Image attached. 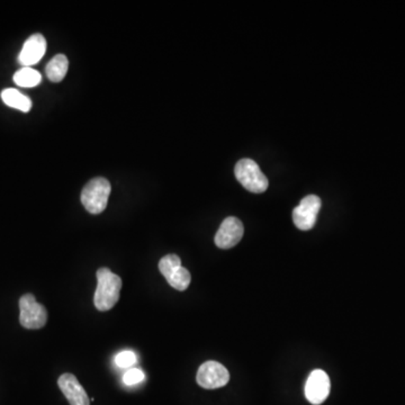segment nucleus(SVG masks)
I'll return each instance as SVG.
<instances>
[{
	"mask_svg": "<svg viewBox=\"0 0 405 405\" xmlns=\"http://www.w3.org/2000/svg\"><path fill=\"white\" fill-rule=\"evenodd\" d=\"M97 289L94 296V304L98 311H110L120 299L122 280L110 268L103 267L97 270Z\"/></svg>",
	"mask_w": 405,
	"mask_h": 405,
	"instance_id": "1",
	"label": "nucleus"
},
{
	"mask_svg": "<svg viewBox=\"0 0 405 405\" xmlns=\"http://www.w3.org/2000/svg\"><path fill=\"white\" fill-rule=\"evenodd\" d=\"M112 186L106 178L97 177L87 182L82 192V203L87 212L94 215L101 214L107 208Z\"/></svg>",
	"mask_w": 405,
	"mask_h": 405,
	"instance_id": "2",
	"label": "nucleus"
},
{
	"mask_svg": "<svg viewBox=\"0 0 405 405\" xmlns=\"http://www.w3.org/2000/svg\"><path fill=\"white\" fill-rule=\"evenodd\" d=\"M236 180L247 191L256 194H260L267 191V177L265 176L256 161L252 159H241L238 161L236 169Z\"/></svg>",
	"mask_w": 405,
	"mask_h": 405,
	"instance_id": "3",
	"label": "nucleus"
},
{
	"mask_svg": "<svg viewBox=\"0 0 405 405\" xmlns=\"http://www.w3.org/2000/svg\"><path fill=\"white\" fill-rule=\"evenodd\" d=\"M19 322L29 330H38L47 322V308L35 299L33 294H25L19 299Z\"/></svg>",
	"mask_w": 405,
	"mask_h": 405,
	"instance_id": "4",
	"label": "nucleus"
},
{
	"mask_svg": "<svg viewBox=\"0 0 405 405\" xmlns=\"http://www.w3.org/2000/svg\"><path fill=\"white\" fill-rule=\"evenodd\" d=\"M159 270L167 282L177 291H186L192 282L191 273L182 267L180 258L173 254L164 256L159 261Z\"/></svg>",
	"mask_w": 405,
	"mask_h": 405,
	"instance_id": "5",
	"label": "nucleus"
},
{
	"mask_svg": "<svg viewBox=\"0 0 405 405\" xmlns=\"http://www.w3.org/2000/svg\"><path fill=\"white\" fill-rule=\"evenodd\" d=\"M229 371L217 361H206L201 365L196 375V382L206 390H215L229 383Z\"/></svg>",
	"mask_w": 405,
	"mask_h": 405,
	"instance_id": "6",
	"label": "nucleus"
},
{
	"mask_svg": "<svg viewBox=\"0 0 405 405\" xmlns=\"http://www.w3.org/2000/svg\"><path fill=\"white\" fill-rule=\"evenodd\" d=\"M320 208L321 198L319 196L308 195L303 198L299 206L293 210V221L296 228L302 231L311 230L317 223Z\"/></svg>",
	"mask_w": 405,
	"mask_h": 405,
	"instance_id": "7",
	"label": "nucleus"
},
{
	"mask_svg": "<svg viewBox=\"0 0 405 405\" xmlns=\"http://www.w3.org/2000/svg\"><path fill=\"white\" fill-rule=\"evenodd\" d=\"M330 378L327 373L321 369L312 371L305 384V396L308 402L320 405L328 399L330 394Z\"/></svg>",
	"mask_w": 405,
	"mask_h": 405,
	"instance_id": "8",
	"label": "nucleus"
},
{
	"mask_svg": "<svg viewBox=\"0 0 405 405\" xmlns=\"http://www.w3.org/2000/svg\"><path fill=\"white\" fill-rule=\"evenodd\" d=\"M245 233V228L238 217H226L215 236V245L220 249H231L239 243Z\"/></svg>",
	"mask_w": 405,
	"mask_h": 405,
	"instance_id": "9",
	"label": "nucleus"
},
{
	"mask_svg": "<svg viewBox=\"0 0 405 405\" xmlns=\"http://www.w3.org/2000/svg\"><path fill=\"white\" fill-rule=\"evenodd\" d=\"M45 51H47V40L43 35L36 33L31 35L26 40L22 50L19 52L17 61L21 66L31 68L32 66L40 62L45 54Z\"/></svg>",
	"mask_w": 405,
	"mask_h": 405,
	"instance_id": "10",
	"label": "nucleus"
},
{
	"mask_svg": "<svg viewBox=\"0 0 405 405\" xmlns=\"http://www.w3.org/2000/svg\"><path fill=\"white\" fill-rule=\"evenodd\" d=\"M58 385L70 405H90L88 395L77 377L70 373L61 375Z\"/></svg>",
	"mask_w": 405,
	"mask_h": 405,
	"instance_id": "11",
	"label": "nucleus"
},
{
	"mask_svg": "<svg viewBox=\"0 0 405 405\" xmlns=\"http://www.w3.org/2000/svg\"><path fill=\"white\" fill-rule=\"evenodd\" d=\"M1 99L7 106L21 110L23 113H27L32 108L31 98L15 88L3 89L1 91Z\"/></svg>",
	"mask_w": 405,
	"mask_h": 405,
	"instance_id": "12",
	"label": "nucleus"
},
{
	"mask_svg": "<svg viewBox=\"0 0 405 405\" xmlns=\"http://www.w3.org/2000/svg\"><path fill=\"white\" fill-rule=\"evenodd\" d=\"M68 68H69L68 58L64 54H58L47 63L45 73L51 82H60L66 77Z\"/></svg>",
	"mask_w": 405,
	"mask_h": 405,
	"instance_id": "13",
	"label": "nucleus"
},
{
	"mask_svg": "<svg viewBox=\"0 0 405 405\" xmlns=\"http://www.w3.org/2000/svg\"><path fill=\"white\" fill-rule=\"evenodd\" d=\"M13 80L19 87L32 88V87H36L41 84L42 75L38 70L29 68V66H23L17 73H15Z\"/></svg>",
	"mask_w": 405,
	"mask_h": 405,
	"instance_id": "14",
	"label": "nucleus"
},
{
	"mask_svg": "<svg viewBox=\"0 0 405 405\" xmlns=\"http://www.w3.org/2000/svg\"><path fill=\"white\" fill-rule=\"evenodd\" d=\"M143 380H145V374H143V371H140L138 368H131L123 376V382L127 386H132V385L141 383Z\"/></svg>",
	"mask_w": 405,
	"mask_h": 405,
	"instance_id": "15",
	"label": "nucleus"
},
{
	"mask_svg": "<svg viewBox=\"0 0 405 405\" xmlns=\"http://www.w3.org/2000/svg\"><path fill=\"white\" fill-rule=\"evenodd\" d=\"M115 363L120 368H130L136 363V356H135L134 352L125 350V352H120L116 356Z\"/></svg>",
	"mask_w": 405,
	"mask_h": 405,
	"instance_id": "16",
	"label": "nucleus"
}]
</instances>
